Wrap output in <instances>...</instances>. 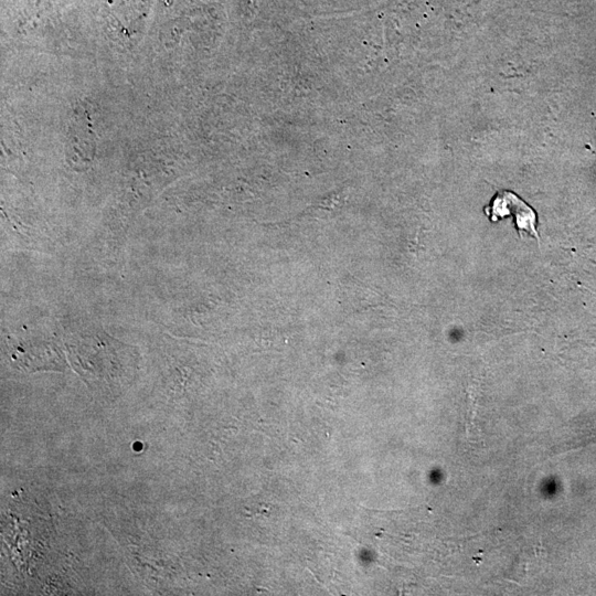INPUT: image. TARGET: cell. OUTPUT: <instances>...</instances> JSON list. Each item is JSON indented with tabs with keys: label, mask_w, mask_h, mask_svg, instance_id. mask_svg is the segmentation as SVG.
Here are the masks:
<instances>
[{
	"label": "cell",
	"mask_w": 596,
	"mask_h": 596,
	"mask_svg": "<svg viewBox=\"0 0 596 596\" xmlns=\"http://www.w3.org/2000/svg\"><path fill=\"white\" fill-rule=\"evenodd\" d=\"M485 213L492 222L512 215L515 228L520 236L525 232L540 242L539 232L536 230V213L513 192L507 190L497 192L491 199L490 204L485 207Z\"/></svg>",
	"instance_id": "1"
}]
</instances>
